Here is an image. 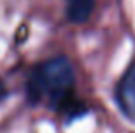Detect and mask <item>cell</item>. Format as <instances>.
I'll return each instance as SVG.
<instances>
[{
  "instance_id": "6da1fadb",
  "label": "cell",
  "mask_w": 135,
  "mask_h": 133,
  "mask_svg": "<svg viewBox=\"0 0 135 133\" xmlns=\"http://www.w3.org/2000/svg\"><path fill=\"white\" fill-rule=\"evenodd\" d=\"M74 68L69 58L56 57L43 62L31 72L27 80V97L31 103L46 101L51 108L67 113H80V104L72 97Z\"/></svg>"
},
{
  "instance_id": "7a4b0ae2",
  "label": "cell",
  "mask_w": 135,
  "mask_h": 133,
  "mask_svg": "<svg viewBox=\"0 0 135 133\" xmlns=\"http://www.w3.org/2000/svg\"><path fill=\"white\" fill-rule=\"evenodd\" d=\"M116 103L123 114L135 121V62L127 68L116 85Z\"/></svg>"
},
{
  "instance_id": "3957f363",
  "label": "cell",
  "mask_w": 135,
  "mask_h": 133,
  "mask_svg": "<svg viewBox=\"0 0 135 133\" xmlns=\"http://www.w3.org/2000/svg\"><path fill=\"white\" fill-rule=\"evenodd\" d=\"M92 9H94V0H69L67 7V17L70 22H86L91 17Z\"/></svg>"
},
{
  "instance_id": "277c9868",
  "label": "cell",
  "mask_w": 135,
  "mask_h": 133,
  "mask_svg": "<svg viewBox=\"0 0 135 133\" xmlns=\"http://www.w3.org/2000/svg\"><path fill=\"white\" fill-rule=\"evenodd\" d=\"M5 96V85H3V82L0 80V97Z\"/></svg>"
}]
</instances>
